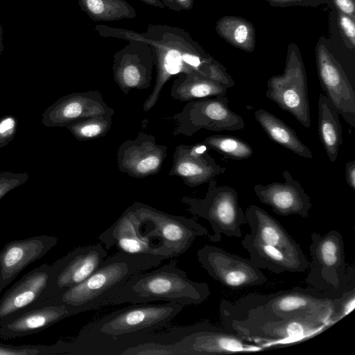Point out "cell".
I'll return each mask as SVG.
<instances>
[{"label": "cell", "instance_id": "cell-38", "mask_svg": "<svg viewBox=\"0 0 355 355\" xmlns=\"http://www.w3.org/2000/svg\"><path fill=\"white\" fill-rule=\"evenodd\" d=\"M271 6L290 7V6H313L316 7L326 3L329 0H266Z\"/></svg>", "mask_w": 355, "mask_h": 355}, {"label": "cell", "instance_id": "cell-4", "mask_svg": "<svg viewBox=\"0 0 355 355\" xmlns=\"http://www.w3.org/2000/svg\"><path fill=\"white\" fill-rule=\"evenodd\" d=\"M338 297L310 286L295 287L268 295L251 293L233 302L223 300L219 311L272 321L302 318L331 326L334 300Z\"/></svg>", "mask_w": 355, "mask_h": 355}, {"label": "cell", "instance_id": "cell-18", "mask_svg": "<svg viewBox=\"0 0 355 355\" xmlns=\"http://www.w3.org/2000/svg\"><path fill=\"white\" fill-rule=\"evenodd\" d=\"M168 147L158 144L153 135L140 131L134 139L124 141L117 150L119 169L135 178L159 172L167 156Z\"/></svg>", "mask_w": 355, "mask_h": 355}, {"label": "cell", "instance_id": "cell-16", "mask_svg": "<svg viewBox=\"0 0 355 355\" xmlns=\"http://www.w3.org/2000/svg\"><path fill=\"white\" fill-rule=\"evenodd\" d=\"M107 256L101 244L77 248L58 259L53 268L51 297H57L87 279Z\"/></svg>", "mask_w": 355, "mask_h": 355}, {"label": "cell", "instance_id": "cell-31", "mask_svg": "<svg viewBox=\"0 0 355 355\" xmlns=\"http://www.w3.org/2000/svg\"><path fill=\"white\" fill-rule=\"evenodd\" d=\"M114 113L113 109L102 114L73 121L65 127L80 141L96 139L105 136L110 131Z\"/></svg>", "mask_w": 355, "mask_h": 355}, {"label": "cell", "instance_id": "cell-34", "mask_svg": "<svg viewBox=\"0 0 355 355\" xmlns=\"http://www.w3.org/2000/svg\"><path fill=\"white\" fill-rule=\"evenodd\" d=\"M355 307V287L345 292L341 296L334 300L333 311L330 317V323L333 325Z\"/></svg>", "mask_w": 355, "mask_h": 355}, {"label": "cell", "instance_id": "cell-27", "mask_svg": "<svg viewBox=\"0 0 355 355\" xmlns=\"http://www.w3.org/2000/svg\"><path fill=\"white\" fill-rule=\"evenodd\" d=\"M254 116L270 140L303 158H313L311 150L295 131L280 119L261 108L255 111Z\"/></svg>", "mask_w": 355, "mask_h": 355}, {"label": "cell", "instance_id": "cell-8", "mask_svg": "<svg viewBox=\"0 0 355 355\" xmlns=\"http://www.w3.org/2000/svg\"><path fill=\"white\" fill-rule=\"evenodd\" d=\"M208 183L203 198L183 196L181 202L192 215L203 218L210 223L214 233L208 235L210 241L219 242L222 234L241 237V225L246 221L237 191L229 186L218 185L214 179Z\"/></svg>", "mask_w": 355, "mask_h": 355}, {"label": "cell", "instance_id": "cell-20", "mask_svg": "<svg viewBox=\"0 0 355 355\" xmlns=\"http://www.w3.org/2000/svg\"><path fill=\"white\" fill-rule=\"evenodd\" d=\"M209 149L202 142L177 146L168 175L180 178L189 187H196L223 174L226 168L216 162Z\"/></svg>", "mask_w": 355, "mask_h": 355}, {"label": "cell", "instance_id": "cell-1", "mask_svg": "<svg viewBox=\"0 0 355 355\" xmlns=\"http://www.w3.org/2000/svg\"><path fill=\"white\" fill-rule=\"evenodd\" d=\"M94 30L104 37L142 41L151 48L156 69L155 86L146 99L144 112L157 103L162 88L172 77L193 71L217 80L228 88L234 81L225 67L210 55L184 29L168 25L150 24L144 33L96 25Z\"/></svg>", "mask_w": 355, "mask_h": 355}, {"label": "cell", "instance_id": "cell-26", "mask_svg": "<svg viewBox=\"0 0 355 355\" xmlns=\"http://www.w3.org/2000/svg\"><path fill=\"white\" fill-rule=\"evenodd\" d=\"M228 87L222 83L206 77L197 71L180 73L171 89L173 98L180 101L225 96Z\"/></svg>", "mask_w": 355, "mask_h": 355}, {"label": "cell", "instance_id": "cell-35", "mask_svg": "<svg viewBox=\"0 0 355 355\" xmlns=\"http://www.w3.org/2000/svg\"><path fill=\"white\" fill-rule=\"evenodd\" d=\"M29 178L27 173L0 171V200L10 191L24 184Z\"/></svg>", "mask_w": 355, "mask_h": 355}, {"label": "cell", "instance_id": "cell-15", "mask_svg": "<svg viewBox=\"0 0 355 355\" xmlns=\"http://www.w3.org/2000/svg\"><path fill=\"white\" fill-rule=\"evenodd\" d=\"M155 67L150 46L142 41H129L114 54V80L124 94L131 89L150 87Z\"/></svg>", "mask_w": 355, "mask_h": 355}, {"label": "cell", "instance_id": "cell-29", "mask_svg": "<svg viewBox=\"0 0 355 355\" xmlns=\"http://www.w3.org/2000/svg\"><path fill=\"white\" fill-rule=\"evenodd\" d=\"M215 28L218 35L230 45L248 53L254 51L255 29L246 19L239 16H224L216 21Z\"/></svg>", "mask_w": 355, "mask_h": 355}, {"label": "cell", "instance_id": "cell-7", "mask_svg": "<svg viewBox=\"0 0 355 355\" xmlns=\"http://www.w3.org/2000/svg\"><path fill=\"white\" fill-rule=\"evenodd\" d=\"M311 239V263L305 283L338 297L354 288V268L347 266L344 242L340 232L335 230L323 235L313 232Z\"/></svg>", "mask_w": 355, "mask_h": 355}, {"label": "cell", "instance_id": "cell-41", "mask_svg": "<svg viewBox=\"0 0 355 355\" xmlns=\"http://www.w3.org/2000/svg\"><path fill=\"white\" fill-rule=\"evenodd\" d=\"M182 10H191L194 0H173Z\"/></svg>", "mask_w": 355, "mask_h": 355}, {"label": "cell", "instance_id": "cell-23", "mask_svg": "<svg viewBox=\"0 0 355 355\" xmlns=\"http://www.w3.org/2000/svg\"><path fill=\"white\" fill-rule=\"evenodd\" d=\"M69 306L51 299L0 322V337L15 338L37 334L71 316Z\"/></svg>", "mask_w": 355, "mask_h": 355}, {"label": "cell", "instance_id": "cell-9", "mask_svg": "<svg viewBox=\"0 0 355 355\" xmlns=\"http://www.w3.org/2000/svg\"><path fill=\"white\" fill-rule=\"evenodd\" d=\"M266 96L282 110L291 114L303 126L310 128L306 73L295 44L291 43L288 46L284 73L268 79Z\"/></svg>", "mask_w": 355, "mask_h": 355}, {"label": "cell", "instance_id": "cell-10", "mask_svg": "<svg viewBox=\"0 0 355 355\" xmlns=\"http://www.w3.org/2000/svg\"><path fill=\"white\" fill-rule=\"evenodd\" d=\"M174 355H216L259 352L263 347L245 340L223 326L202 322L175 327Z\"/></svg>", "mask_w": 355, "mask_h": 355}, {"label": "cell", "instance_id": "cell-5", "mask_svg": "<svg viewBox=\"0 0 355 355\" xmlns=\"http://www.w3.org/2000/svg\"><path fill=\"white\" fill-rule=\"evenodd\" d=\"M209 295L207 283L191 280L187 272L179 268L175 261H171L155 270L132 277L119 290L112 304L165 301L184 306L198 305Z\"/></svg>", "mask_w": 355, "mask_h": 355}, {"label": "cell", "instance_id": "cell-32", "mask_svg": "<svg viewBox=\"0 0 355 355\" xmlns=\"http://www.w3.org/2000/svg\"><path fill=\"white\" fill-rule=\"evenodd\" d=\"M202 143L209 149L234 160L248 159L254 153L251 146L245 141L232 135L209 136Z\"/></svg>", "mask_w": 355, "mask_h": 355}, {"label": "cell", "instance_id": "cell-24", "mask_svg": "<svg viewBox=\"0 0 355 355\" xmlns=\"http://www.w3.org/2000/svg\"><path fill=\"white\" fill-rule=\"evenodd\" d=\"M245 221L252 239L274 246L290 257L309 266V261L300 244L286 232L284 227L264 209L252 205L245 213Z\"/></svg>", "mask_w": 355, "mask_h": 355}, {"label": "cell", "instance_id": "cell-12", "mask_svg": "<svg viewBox=\"0 0 355 355\" xmlns=\"http://www.w3.org/2000/svg\"><path fill=\"white\" fill-rule=\"evenodd\" d=\"M197 258L210 277L231 288L261 285L267 281L261 269L250 259L214 245H205L198 249Z\"/></svg>", "mask_w": 355, "mask_h": 355}, {"label": "cell", "instance_id": "cell-19", "mask_svg": "<svg viewBox=\"0 0 355 355\" xmlns=\"http://www.w3.org/2000/svg\"><path fill=\"white\" fill-rule=\"evenodd\" d=\"M58 241L55 236L40 235L6 243L0 250V294L24 268L45 256Z\"/></svg>", "mask_w": 355, "mask_h": 355}, {"label": "cell", "instance_id": "cell-28", "mask_svg": "<svg viewBox=\"0 0 355 355\" xmlns=\"http://www.w3.org/2000/svg\"><path fill=\"white\" fill-rule=\"evenodd\" d=\"M318 106L319 138L329 160L334 162L337 159L340 146L343 144L339 114L324 94L319 95Z\"/></svg>", "mask_w": 355, "mask_h": 355}, {"label": "cell", "instance_id": "cell-14", "mask_svg": "<svg viewBox=\"0 0 355 355\" xmlns=\"http://www.w3.org/2000/svg\"><path fill=\"white\" fill-rule=\"evenodd\" d=\"M53 268L44 263L25 274L0 299V322L51 297Z\"/></svg>", "mask_w": 355, "mask_h": 355}, {"label": "cell", "instance_id": "cell-21", "mask_svg": "<svg viewBox=\"0 0 355 355\" xmlns=\"http://www.w3.org/2000/svg\"><path fill=\"white\" fill-rule=\"evenodd\" d=\"M284 182L256 184L254 192L259 200L282 216L298 215L307 218L311 208V198L300 182L287 170L283 173Z\"/></svg>", "mask_w": 355, "mask_h": 355}, {"label": "cell", "instance_id": "cell-11", "mask_svg": "<svg viewBox=\"0 0 355 355\" xmlns=\"http://www.w3.org/2000/svg\"><path fill=\"white\" fill-rule=\"evenodd\" d=\"M228 103L226 96L188 101L180 112L170 117L176 124L173 136L191 137L201 129L215 132L243 129V119L230 108Z\"/></svg>", "mask_w": 355, "mask_h": 355}, {"label": "cell", "instance_id": "cell-17", "mask_svg": "<svg viewBox=\"0 0 355 355\" xmlns=\"http://www.w3.org/2000/svg\"><path fill=\"white\" fill-rule=\"evenodd\" d=\"M137 204L141 214L153 223L171 258L187 251L197 236L209 235L207 230L193 219Z\"/></svg>", "mask_w": 355, "mask_h": 355}, {"label": "cell", "instance_id": "cell-3", "mask_svg": "<svg viewBox=\"0 0 355 355\" xmlns=\"http://www.w3.org/2000/svg\"><path fill=\"white\" fill-rule=\"evenodd\" d=\"M165 256L121 252L104 259L82 283L50 298L67 305L72 315L111 305L123 285L134 275L159 266Z\"/></svg>", "mask_w": 355, "mask_h": 355}, {"label": "cell", "instance_id": "cell-13", "mask_svg": "<svg viewBox=\"0 0 355 355\" xmlns=\"http://www.w3.org/2000/svg\"><path fill=\"white\" fill-rule=\"evenodd\" d=\"M319 81L324 95L345 121L355 128V92L343 69L322 41L315 47Z\"/></svg>", "mask_w": 355, "mask_h": 355}, {"label": "cell", "instance_id": "cell-2", "mask_svg": "<svg viewBox=\"0 0 355 355\" xmlns=\"http://www.w3.org/2000/svg\"><path fill=\"white\" fill-rule=\"evenodd\" d=\"M135 304L87 324L76 338L64 341L65 354H125L168 324L184 306L171 302Z\"/></svg>", "mask_w": 355, "mask_h": 355}, {"label": "cell", "instance_id": "cell-22", "mask_svg": "<svg viewBox=\"0 0 355 355\" xmlns=\"http://www.w3.org/2000/svg\"><path fill=\"white\" fill-rule=\"evenodd\" d=\"M96 90L74 92L64 96L42 114V124L46 127H65L68 124L112 110Z\"/></svg>", "mask_w": 355, "mask_h": 355}, {"label": "cell", "instance_id": "cell-42", "mask_svg": "<svg viewBox=\"0 0 355 355\" xmlns=\"http://www.w3.org/2000/svg\"><path fill=\"white\" fill-rule=\"evenodd\" d=\"M165 7L168 8L173 11L180 12L182 9L173 0H161Z\"/></svg>", "mask_w": 355, "mask_h": 355}, {"label": "cell", "instance_id": "cell-43", "mask_svg": "<svg viewBox=\"0 0 355 355\" xmlns=\"http://www.w3.org/2000/svg\"><path fill=\"white\" fill-rule=\"evenodd\" d=\"M151 6H155L159 8H164L165 6L161 0H139Z\"/></svg>", "mask_w": 355, "mask_h": 355}, {"label": "cell", "instance_id": "cell-36", "mask_svg": "<svg viewBox=\"0 0 355 355\" xmlns=\"http://www.w3.org/2000/svg\"><path fill=\"white\" fill-rule=\"evenodd\" d=\"M17 126L18 121L15 116L8 114L0 117V148L12 141L17 133Z\"/></svg>", "mask_w": 355, "mask_h": 355}, {"label": "cell", "instance_id": "cell-6", "mask_svg": "<svg viewBox=\"0 0 355 355\" xmlns=\"http://www.w3.org/2000/svg\"><path fill=\"white\" fill-rule=\"evenodd\" d=\"M221 325L241 338L263 348H279L310 339L331 326L327 323L292 318L277 321L220 311Z\"/></svg>", "mask_w": 355, "mask_h": 355}, {"label": "cell", "instance_id": "cell-40", "mask_svg": "<svg viewBox=\"0 0 355 355\" xmlns=\"http://www.w3.org/2000/svg\"><path fill=\"white\" fill-rule=\"evenodd\" d=\"M345 178L348 186L352 190L355 191V160L346 163Z\"/></svg>", "mask_w": 355, "mask_h": 355}, {"label": "cell", "instance_id": "cell-37", "mask_svg": "<svg viewBox=\"0 0 355 355\" xmlns=\"http://www.w3.org/2000/svg\"><path fill=\"white\" fill-rule=\"evenodd\" d=\"M338 22L340 33L346 44L349 48L354 50L355 47L354 19L343 12L338 11Z\"/></svg>", "mask_w": 355, "mask_h": 355}, {"label": "cell", "instance_id": "cell-33", "mask_svg": "<svg viewBox=\"0 0 355 355\" xmlns=\"http://www.w3.org/2000/svg\"><path fill=\"white\" fill-rule=\"evenodd\" d=\"M64 354L62 340L52 345H12L0 342V355H57Z\"/></svg>", "mask_w": 355, "mask_h": 355}, {"label": "cell", "instance_id": "cell-30", "mask_svg": "<svg viewBox=\"0 0 355 355\" xmlns=\"http://www.w3.org/2000/svg\"><path fill=\"white\" fill-rule=\"evenodd\" d=\"M80 9L95 21L136 17L135 9L125 0H78Z\"/></svg>", "mask_w": 355, "mask_h": 355}, {"label": "cell", "instance_id": "cell-39", "mask_svg": "<svg viewBox=\"0 0 355 355\" xmlns=\"http://www.w3.org/2000/svg\"><path fill=\"white\" fill-rule=\"evenodd\" d=\"M338 11L355 19V5L354 0H334Z\"/></svg>", "mask_w": 355, "mask_h": 355}, {"label": "cell", "instance_id": "cell-44", "mask_svg": "<svg viewBox=\"0 0 355 355\" xmlns=\"http://www.w3.org/2000/svg\"><path fill=\"white\" fill-rule=\"evenodd\" d=\"M4 47L3 44V29L0 23V55L3 51Z\"/></svg>", "mask_w": 355, "mask_h": 355}, {"label": "cell", "instance_id": "cell-25", "mask_svg": "<svg viewBox=\"0 0 355 355\" xmlns=\"http://www.w3.org/2000/svg\"><path fill=\"white\" fill-rule=\"evenodd\" d=\"M241 244L249 252L250 259L258 268L267 269L275 274L284 272H304L309 267L281 250L257 241L248 234L242 239Z\"/></svg>", "mask_w": 355, "mask_h": 355}]
</instances>
